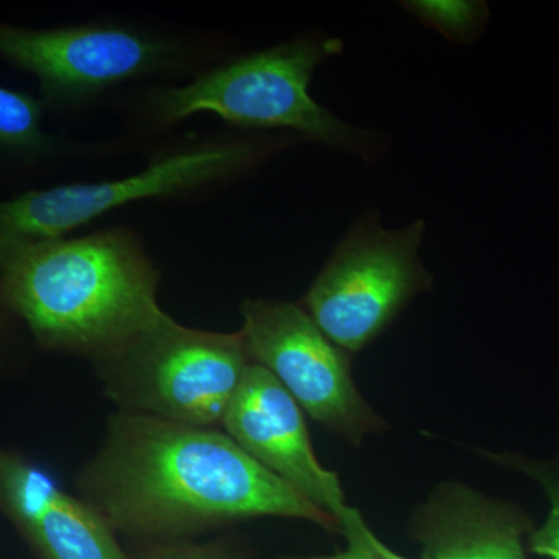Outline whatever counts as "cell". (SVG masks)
Returning a JSON list of instances; mask_svg holds the SVG:
<instances>
[{"instance_id":"cell-7","label":"cell","mask_w":559,"mask_h":559,"mask_svg":"<svg viewBox=\"0 0 559 559\" xmlns=\"http://www.w3.org/2000/svg\"><path fill=\"white\" fill-rule=\"evenodd\" d=\"M241 314L250 359L270 371L301 411L352 444L384 432V419L356 389L349 353L331 342L304 308L246 300Z\"/></svg>"},{"instance_id":"cell-1","label":"cell","mask_w":559,"mask_h":559,"mask_svg":"<svg viewBox=\"0 0 559 559\" xmlns=\"http://www.w3.org/2000/svg\"><path fill=\"white\" fill-rule=\"evenodd\" d=\"M80 498L130 540L194 539L259 518L341 533L340 522L263 468L219 429L117 412L83 466Z\"/></svg>"},{"instance_id":"cell-9","label":"cell","mask_w":559,"mask_h":559,"mask_svg":"<svg viewBox=\"0 0 559 559\" xmlns=\"http://www.w3.org/2000/svg\"><path fill=\"white\" fill-rule=\"evenodd\" d=\"M221 428L263 468L340 522L341 535L366 525L345 502L340 476L320 465L304 411L259 364H250Z\"/></svg>"},{"instance_id":"cell-8","label":"cell","mask_w":559,"mask_h":559,"mask_svg":"<svg viewBox=\"0 0 559 559\" xmlns=\"http://www.w3.org/2000/svg\"><path fill=\"white\" fill-rule=\"evenodd\" d=\"M0 57L39 80L47 105L75 106L178 64V44L110 22L32 31L0 22Z\"/></svg>"},{"instance_id":"cell-14","label":"cell","mask_w":559,"mask_h":559,"mask_svg":"<svg viewBox=\"0 0 559 559\" xmlns=\"http://www.w3.org/2000/svg\"><path fill=\"white\" fill-rule=\"evenodd\" d=\"M412 14L455 43L479 38L488 22V7L469 0H415L404 3Z\"/></svg>"},{"instance_id":"cell-15","label":"cell","mask_w":559,"mask_h":559,"mask_svg":"<svg viewBox=\"0 0 559 559\" xmlns=\"http://www.w3.org/2000/svg\"><path fill=\"white\" fill-rule=\"evenodd\" d=\"M132 559H253L246 544L235 538L198 543L194 539L130 540Z\"/></svg>"},{"instance_id":"cell-10","label":"cell","mask_w":559,"mask_h":559,"mask_svg":"<svg viewBox=\"0 0 559 559\" xmlns=\"http://www.w3.org/2000/svg\"><path fill=\"white\" fill-rule=\"evenodd\" d=\"M0 511L39 559H132L86 500L69 495L38 463L3 448Z\"/></svg>"},{"instance_id":"cell-5","label":"cell","mask_w":559,"mask_h":559,"mask_svg":"<svg viewBox=\"0 0 559 559\" xmlns=\"http://www.w3.org/2000/svg\"><path fill=\"white\" fill-rule=\"evenodd\" d=\"M275 146V140L200 143L157 157L128 178L68 183L0 201V266L22 250L62 240L70 231L131 202L176 197L234 178Z\"/></svg>"},{"instance_id":"cell-16","label":"cell","mask_w":559,"mask_h":559,"mask_svg":"<svg viewBox=\"0 0 559 559\" xmlns=\"http://www.w3.org/2000/svg\"><path fill=\"white\" fill-rule=\"evenodd\" d=\"M347 539V549L341 554L334 555H308V557H300V555H286V557H278L274 559H409L400 557L395 551L389 549L385 544H382L377 538L369 525L352 530L344 535Z\"/></svg>"},{"instance_id":"cell-6","label":"cell","mask_w":559,"mask_h":559,"mask_svg":"<svg viewBox=\"0 0 559 559\" xmlns=\"http://www.w3.org/2000/svg\"><path fill=\"white\" fill-rule=\"evenodd\" d=\"M423 235V221L384 230L377 216H366L337 246L304 299V310L337 347L366 348L432 286L418 259Z\"/></svg>"},{"instance_id":"cell-12","label":"cell","mask_w":559,"mask_h":559,"mask_svg":"<svg viewBox=\"0 0 559 559\" xmlns=\"http://www.w3.org/2000/svg\"><path fill=\"white\" fill-rule=\"evenodd\" d=\"M489 457L507 468L521 471L538 481L549 500V514L538 528H533L527 538L530 554L559 559V452L557 457L543 462L518 454H489Z\"/></svg>"},{"instance_id":"cell-3","label":"cell","mask_w":559,"mask_h":559,"mask_svg":"<svg viewBox=\"0 0 559 559\" xmlns=\"http://www.w3.org/2000/svg\"><path fill=\"white\" fill-rule=\"evenodd\" d=\"M342 50L340 38L318 33L245 55L183 86L151 92V114L159 123L175 124L213 112L237 127L285 128L319 145L371 157L373 135L344 123L310 94L316 69Z\"/></svg>"},{"instance_id":"cell-2","label":"cell","mask_w":559,"mask_h":559,"mask_svg":"<svg viewBox=\"0 0 559 559\" xmlns=\"http://www.w3.org/2000/svg\"><path fill=\"white\" fill-rule=\"evenodd\" d=\"M160 272L134 231L98 234L35 246L0 266V310L24 320L50 352L105 358L150 329Z\"/></svg>"},{"instance_id":"cell-13","label":"cell","mask_w":559,"mask_h":559,"mask_svg":"<svg viewBox=\"0 0 559 559\" xmlns=\"http://www.w3.org/2000/svg\"><path fill=\"white\" fill-rule=\"evenodd\" d=\"M49 143L43 130V103L25 92L0 86V150L38 153Z\"/></svg>"},{"instance_id":"cell-11","label":"cell","mask_w":559,"mask_h":559,"mask_svg":"<svg viewBox=\"0 0 559 559\" xmlns=\"http://www.w3.org/2000/svg\"><path fill=\"white\" fill-rule=\"evenodd\" d=\"M533 528L521 507L460 481L441 484L411 521L421 559H527Z\"/></svg>"},{"instance_id":"cell-4","label":"cell","mask_w":559,"mask_h":559,"mask_svg":"<svg viewBox=\"0 0 559 559\" xmlns=\"http://www.w3.org/2000/svg\"><path fill=\"white\" fill-rule=\"evenodd\" d=\"M250 364L241 331L187 329L165 314L94 366L119 411L218 429Z\"/></svg>"}]
</instances>
